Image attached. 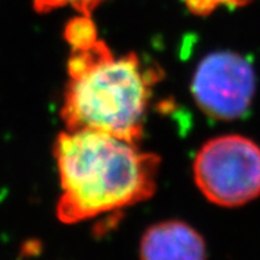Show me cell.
I'll list each match as a JSON object with an SVG mask.
<instances>
[{"label": "cell", "mask_w": 260, "mask_h": 260, "mask_svg": "<svg viewBox=\"0 0 260 260\" xmlns=\"http://www.w3.org/2000/svg\"><path fill=\"white\" fill-rule=\"evenodd\" d=\"M61 195L57 218L72 224L151 198L161 158L109 134L65 130L53 147Z\"/></svg>", "instance_id": "cell-1"}, {"label": "cell", "mask_w": 260, "mask_h": 260, "mask_svg": "<svg viewBox=\"0 0 260 260\" xmlns=\"http://www.w3.org/2000/svg\"><path fill=\"white\" fill-rule=\"evenodd\" d=\"M60 116L65 130H93L140 145L161 71L134 52L116 56L104 40L73 47Z\"/></svg>", "instance_id": "cell-2"}, {"label": "cell", "mask_w": 260, "mask_h": 260, "mask_svg": "<svg viewBox=\"0 0 260 260\" xmlns=\"http://www.w3.org/2000/svg\"><path fill=\"white\" fill-rule=\"evenodd\" d=\"M194 179L206 198L238 207L260 195V146L240 134L211 138L194 161Z\"/></svg>", "instance_id": "cell-3"}, {"label": "cell", "mask_w": 260, "mask_h": 260, "mask_svg": "<svg viewBox=\"0 0 260 260\" xmlns=\"http://www.w3.org/2000/svg\"><path fill=\"white\" fill-rule=\"evenodd\" d=\"M256 89L251 62L231 51L212 52L199 62L191 93L203 113L216 120H236L248 112Z\"/></svg>", "instance_id": "cell-4"}, {"label": "cell", "mask_w": 260, "mask_h": 260, "mask_svg": "<svg viewBox=\"0 0 260 260\" xmlns=\"http://www.w3.org/2000/svg\"><path fill=\"white\" fill-rule=\"evenodd\" d=\"M141 260H206L205 240L181 220L155 223L141 239Z\"/></svg>", "instance_id": "cell-5"}, {"label": "cell", "mask_w": 260, "mask_h": 260, "mask_svg": "<svg viewBox=\"0 0 260 260\" xmlns=\"http://www.w3.org/2000/svg\"><path fill=\"white\" fill-rule=\"evenodd\" d=\"M108 0H34V8L39 14H47L62 7H72L79 15L92 16L97 8Z\"/></svg>", "instance_id": "cell-6"}, {"label": "cell", "mask_w": 260, "mask_h": 260, "mask_svg": "<svg viewBox=\"0 0 260 260\" xmlns=\"http://www.w3.org/2000/svg\"><path fill=\"white\" fill-rule=\"evenodd\" d=\"M185 6L195 16H209L220 7L238 8L247 6L252 0H183Z\"/></svg>", "instance_id": "cell-7"}]
</instances>
